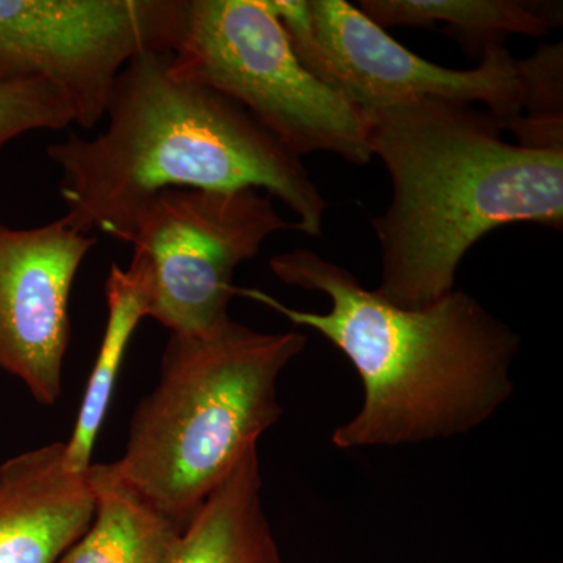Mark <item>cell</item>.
Returning a JSON list of instances; mask_svg holds the SVG:
<instances>
[{
	"instance_id": "obj_7",
	"label": "cell",
	"mask_w": 563,
	"mask_h": 563,
	"mask_svg": "<svg viewBox=\"0 0 563 563\" xmlns=\"http://www.w3.org/2000/svg\"><path fill=\"white\" fill-rule=\"evenodd\" d=\"M287 229L295 222L255 188L162 191L140 211L129 242L150 272V318L181 335L218 331L231 320L239 266Z\"/></svg>"
},
{
	"instance_id": "obj_14",
	"label": "cell",
	"mask_w": 563,
	"mask_h": 563,
	"mask_svg": "<svg viewBox=\"0 0 563 563\" xmlns=\"http://www.w3.org/2000/svg\"><path fill=\"white\" fill-rule=\"evenodd\" d=\"M518 0H361L358 9L379 27L440 29L465 47L483 54L503 46L509 35L544 36L558 14L547 3Z\"/></svg>"
},
{
	"instance_id": "obj_15",
	"label": "cell",
	"mask_w": 563,
	"mask_h": 563,
	"mask_svg": "<svg viewBox=\"0 0 563 563\" xmlns=\"http://www.w3.org/2000/svg\"><path fill=\"white\" fill-rule=\"evenodd\" d=\"M563 47L542 46L521 62L525 102L521 117L510 125L518 144L563 147Z\"/></svg>"
},
{
	"instance_id": "obj_9",
	"label": "cell",
	"mask_w": 563,
	"mask_h": 563,
	"mask_svg": "<svg viewBox=\"0 0 563 563\" xmlns=\"http://www.w3.org/2000/svg\"><path fill=\"white\" fill-rule=\"evenodd\" d=\"M96 243L63 217L38 228L0 224V369L44 406L62 395L70 290Z\"/></svg>"
},
{
	"instance_id": "obj_16",
	"label": "cell",
	"mask_w": 563,
	"mask_h": 563,
	"mask_svg": "<svg viewBox=\"0 0 563 563\" xmlns=\"http://www.w3.org/2000/svg\"><path fill=\"white\" fill-rule=\"evenodd\" d=\"M66 99L47 81L0 85V152L27 133L62 131L73 124Z\"/></svg>"
},
{
	"instance_id": "obj_4",
	"label": "cell",
	"mask_w": 563,
	"mask_h": 563,
	"mask_svg": "<svg viewBox=\"0 0 563 563\" xmlns=\"http://www.w3.org/2000/svg\"><path fill=\"white\" fill-rule=\"evenodd\" d=\"M306 346L301 332L254 331L232 318L209 335L172 333L161 379L136 407L114 470L185 531L279 421L277 379Z\"/></svg>"
},
{
	"instance_id": "obj_11",
	"label": "cell",
	"mask_w": 563,
	"mask_h": 563,
	"mask_svg": "<svg viewBox=\"0 0 563 563\" xmlns=\"http://www.w3.org/2000/svg\"><path fill=\"white\" fill-rule=\"evenodd\" d=\"M172 563H284L263 510L257 446L199 507Z\"/></svg>"
},
{
	"instance_id": "obj_13",
	"label": "cell",
	"mask_w": 563,
	"mask_h": 563,
	"mask_svg": "<svg viewBox=\"0 0 563 563\" xmlns=\"http://www.w3.org/2000/svg\"><path fill=\"white\" fill-rule=\"evenodd\" d=\"M106 298L109 310L106 332L76 426L65 443V466L74 474H85L91 468L92 450L106 420L125 351L141 320L150 318L151 280L144 262L133 257L128 268L111 266Z\"/></svg>"
},
{
	"instance_id": "obj_17",
	"label": "cell",
	"mask_w": 563,
	"mask_h": 563,
	"mask_svg": "<svg viewBox=\"0 0 563 563\" xmlns=\"http://www.w3.org/2000/svg\"><path fill=\"white\" fill-rule=\"evenodd\" d=\"M539 563H559V562H539Z\"/></svg>"
},
{
	"instance_id": "obj_12",
	"label": "cell",
	"mask_w": 563,
	"mask_h": 563,
	"mask_svg": "<svg viewBox=\"0 0 563 563\" xmlns=\"http://www.w3.org/2000/svg\"><path fill=\"white\" fill-rule=\"evenodd\" d=\"M88 479L95 517L58 563H172L179 526L133 490L113 463L91 465Z\"/></svg>"
},
{
	"instance_id": "obj_2",
	"label": "cell",
	"mask_w": 563,
	"mask_h": 563,
	"mask_svg": "<svg viewBox=\"0 0 563 563\" xmlns=\"http://www.w3.org/2000/svg\"><path fill=\"white\" fill-rule=\"evenodd\" d=\"M106 129L51 144L70 228L131 242L147 202L166 190L255 188L295 213L296 231L320 236L325 201L301 158L220 92L180 79L169 52L133 58L117 79Z\"/></svg>"
},
{
	"instance_id": "obj_8",
	"label": "cell",
	"mask_w": 563,
	"mask_h": 563,
	"mask_svg": "<svg viewBox=\"0 0 563 563\" xmlns=\"http://www.w3.org/2000/svg\"><path fill=\"white\" fill-rule=\"evenodd\" d=\"M185 14L187 0H0V85L47 81L90 131L133 58L176 51Z\"/></svg>"
},
{
	"instance_id": "obj_5",
	"label": "cell",
	"mask_w": 563,
	"mask_h": 563,
	"mask_svg": "<svg viewBox=\"0 0 563 563\" xmlns=\"http://www.w3.org/2000/svg\"><path fill=\"white\" fill-rule=\"evenodd\" d=\"M172 70L239 103L296 157L372 162L362 111L302 65L269 0H187Z\"/></svg>"
},
{
	"instance_id": "obj_6",
	"label": "cell",
	"mask_w": 563,
	"mask_h": 563,
	"mask_svg": "<svg viewBox=\"0 0 563 563\" xmlns=\"http://www.w3.org/2000/svg\"><path fill=\"white\" fill-rule=\"evenodd\" d=\"M299 60L358 111L418 99L484 103L509 129L525 102L521 62L504 46L474 69L426 60L346 0H269Z\"/></svg>"
},
{
	"instance_id": "obj_3",
	"label": "cell",
	"mask_w": 563,
	"mask_h": 563,
	"mask_svg": "<svg viewBox=\"0 0 563 563\" xmlns=\"http://www.w3.org/2000/svg\"><path fill=\"white\" fill-rule=\"evenodd\" d=\"M373 157L391 180V201L372 225L380 246L374 290L402 309L454 290L466 252L514 222L563 229V147L503 140L487 110L418 99L363 111Z\"/></svg>"
},
{
	"instance_id": "obj_10",
	"label": "cell",
	"mask_w": 563,
	"mask_h": 563,
	"mask_svg": "<svg viewBox=\"0 0 563 563\" xmlns=\"http://www.w3.org/2000/svg\"><path fill=\"white\" fill-rule=\"evenodd\" d=\"M88 472L65 466V443L0 465V563H58L95 517Z\"/></svg>"
},
{
	"instance_id": "obj_1",
	"label": "cell",
	"mask_w": 563,
	"mask_h": 563,
	"mask_svg": "<svg viewBox=\"0 0 563 563\" xmlns=\"http://www.w3.org/2000/svg\"><path fill=\"white\" fill-rule=\"evenodd\" d=\"M269 268L284 284L328 296L331 310L302 312L255 288L236 287L235 296L321 333L361 376V412L332 433L339 450L453 439L483 426L512 396L520 335L468 292L454 288L402 309L302 247L274 255Z\"/></svg>"
}]
</instances>
